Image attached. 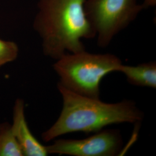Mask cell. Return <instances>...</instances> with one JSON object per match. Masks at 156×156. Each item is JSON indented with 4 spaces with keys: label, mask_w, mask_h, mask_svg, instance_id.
Returning <instances> with one entry per match:
<instances>
[{
    "label": "cell",
    "mask_w": 156,
    "mask_h": 156,
    "mask_svg": "<svg viewBox=\"0 0 156 156\" xmlns=\"http://www.w3.org/2000/svg\"><path fill=\"white\" fill-rule=\"evenodd\" d=\"M86 0H39L33 28L45 56L57 60L85 50L82 39L95 38L84 11Z\"/></svg>",
    "instance_id": "1"
},
{
    "label": "cell",
    "mask_w": 156,
    "mask_h": 156,
    "mask_svg": "<svg viewBox=\"0 0 156 156\" xmlns=\"http://www.w3.org/2000/svg\"><path fill=\"white\" fill-rule=\"evenodd\" d=\"M57 88L62 98V108L56 122L42 134L45 142L68 133H96L112 124L137 123L144 118L143 112L133 101L106 103L78 94L58 84Z\"/></svg>",
    "instance_id": "2"
},
{
    "label": "cell",
    "mask_w": 156,
    "mask_h": 156,
    "mask_svg": "<svg viewBox=\"0 0 156 156\" xmlns=\"http://www.w3.org/2000/svg\"><path fill=\"white\" fill-rule=\"evenodd\" d=\"M53 68L58 75V83L78 94L100 98L101 80L107 75L118 72L123 64L111 53L95 54L86 50L68 53L56 60Z\"/></svg>",
    "instance_id": "3"
},
{
    "label": "cell",
    "mask_w": 156,
    "mask_h": 156,
    "mask_svg": "<svg viewBox=\"0 0 156 156\" xmlns=\"http://www.w3.org/2000/svg\"><path fill=\"white\" fill-rule=\"evenodd\" d=\"M144 9L138 0H86L84 4L86 15L101 48L109 45Z\"/></svg>",
    "instance_id": "4"
},
{
    "label": "cell",
    "mask_w": 156,
    "mask_h": 156,
    "mask_svg": "<svg viewBox=\"0 0 156 156\" xmlns=\"http://www.w3.org/2000/svg\"><path fill=\"white\" fill-rule=\"evenodd\" d=\"M123 140L116 129L101 130L82 140H56L46 146L48 154L73 156H115L122 149Z\"/></svg>",
    "instance_id": "5"
},
{
    "label": "cell",
    "mask_w": 156,
    "mask_h": 156,
    "mask_svg": "<svg viewBox=\"0 0 156 156\" xmlns=\"http://www.w3.org/2000/svg\"><path fill=\"white\" fill-rule=\"evenodd\" d=\"M11 127L23 156H46L48 154L46 146L34 137L28 128L24 115V103L21 99H17L15 102Z\"/></svg>",
    "instance_id": "6"
},
{
    "label": "cell",
    "mask_w": 156,
    "mask_h": 156,
    "mask_svg": "<svg viewBox=\"0 0 156 156\" xmlns=\"http://www.w3.org/2000/svg\"><path fill=\"white\" fill-rule=\"evenodd\" d=\"M118 72L123 73L129 83L156 89V62H150L136 66L122 64Z\"/></svg>",
    "instance_id": "7"
},
{
    "label": "cell",
    "mask_w": 156,
    "mask_h": 156,
    "mask_svg": "<svg viewBox=\"0 0 156 156\" xmlns=\"http://www.w3.org/2000/svg\"><path fill=\"white\" fill-rule=\"evenodd\" d=\"M22 151L12 130L11 125H0V156H22Z\"/></svg>",
    "instance_id": "8"
},
{
    "label": "cell",
    "mask_w": 156,
    "mask_h": 156,
    "mask_svg": "<svg viewBox=\"0 0 156 156\" xmlns=\"http://www.w3.org/2000/svg\"><path fill=\"white\" fill-rule=\"evenodd\" d=\"M18 53L19 48L16 43L0 39V67L14 61Z\"/></svg>",
    "instance_id": "9"
},
{
    "label": "cell",
    "mask_w": 156,
    "mask_h": 156,
    "mask_svg": "<svg viewBox=\"0 0 156 156\" xmlns=\"http://www.w3.org/2000/svg\"><path fill=\"white\" fill-rule=\"evenodd\" d=\"M141 4L144 9H147L156 5V0H142Z\"/></svg>",
    "instance_id": "10"
}]
</instances>
